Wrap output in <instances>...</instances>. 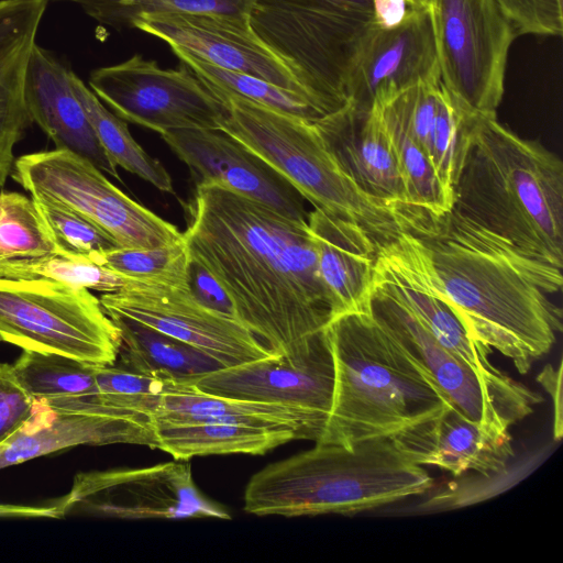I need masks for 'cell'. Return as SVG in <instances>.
Segmentation results:
<instances>
[{
  "label": "cell",
  "instance_id": "cell-3",
  "mask_svg": "<svg viewBox=\"0 0 563 563\" xmlns=\"http://www.w3.org/2000/svg\"><path fill=\"white\" fill-rule=\"evenodd\" d=\"M452 194L457 212L563 267V163L539 141L475 112Z\"/></svg>",
  "mask_w": 563,
  "mask_h": 563
},
{
  "label": "cell",
  "instance_id": "cell-20",
  "mask_svg": "<svg viewBox=\"0 0 563 563\" xmlns=\"http://www.w3.org/2000/svg\"><path fill=\"white\" fill-rule=\"evenodd\" d=\"M314 124L362 191L404 213L429 216L416 211L408 202L390 137L375 104L369 110H361L347 101Z\"/></svg>",
  "mask_w": 563,
  "mask_h": 563
},
{
  "label": "cell",
  "instance_id": "cell-23",
  "mask_svg": "<svg viewBox=\"0 0 563 563\" xmlns=\"http://www.w3.org/2000/svg\"><path fill=\"white\" fill-rule=\"evenodd\" d=\"M331 319L366 311L378 245L358 224L314 208L308 213Z\"/></svg>",
  "mask_w": 563,
  "mask_h": 563
},
{
  "label": "cell",
  "instance_id": "cell-38",
  "mask_svg": "<svg viewBox=\"0 0 563 563\" xmlns=\"http://www.w3.org/2000/svg\"><path fill=\"white\" fill-rule=\"evenodd\" d=\"M33 200L57 252L90 257L119 247L108 233L78 213L43 199Z\"/></svg>",
  "mask_w": 563,
  "mask_h": 563
},
{
  "label": "cell",
  "instance_id": "cell-13",
  "mask_svg": "<svg viewBox=\"0 0 563 563\" xmlns=\"http://www.w3.org/2000/svg\"><path fill=\"white\" fill-rule=\"evenodd\" d=\"M89 87L117 117L159 134L219 129L227 111L224 102L184 63L165 69L141 54L92 70Z\"/></svg>",
  "mask_w": 563,
  "mask_h": 563
},
{
  "label": "cell",
  "instance_id": "cell-2",
  "mask_svg": "<svg viewBox=\"0 0 563 563\" xmlns=\"http://www.w3.org/2000/svg\"><path fill=\"white\" fill-rule=\"evenodd\" d=\"M429 273L467 333L510 358L520 374L562 331V268L528 256L453 208L411 231Z\"/></svg>",
  "mask_w": 563,
  "mask_h": 563
},
{
  "label": "cell",
  "instance_id": "cell-39",
  "mask_svg": "<svg viewBox=\"0 0 563 563\" xmlns=\"http://www.w3.org/2000/svg\"><path fill=\"white\" fill-rule=\"evenodd\" d=\"M518 36H561L563 0H496Z\"/></svg>",
  "mask_w": 563,
  "mask_h": 563
},
{
  "label": "cell",
  "instance_id": "cell-4",
  "mask_svg": "<svg viewBox=\"0 0 563 563\" xmlns=\"http://www.w3.org/2000/svg\"><path fill=\"white\" fill-rule=\"evenodd\" d=\"M325 333L334 386L325 427L316 443L350 446L391 438L452 406L368 309L332 318Z\"/></svg>",
  "mask_w": 563,
  "mask_h": 563
},
{
  "label": "cell",
  "instance_id": "cell-7",
  "mask_svg": "<svg viewBox=\"0 0 563 563\" xmlns=\"http://www.w3.org/2000/svg\"><path fill=\"white\" fill-rule=\"evenodd\" d=\"M255 33L292 64L332 111L342 108L345 82L373 13L333 0H253Z\"/></svg>",
  "mask_w": 563,
  "mask_h": 563
},
{
  "label": "cell",
  "instance_id": "cell-5",
  "mask_svg": "<svg viewBox=\"0 0 563 563\" xmlns=\"http://www.w3.org/2000/svg\"><path fill=\"white\" fill-rule=\"evenodd\" d=\"M433 478L390 438L350 446L316 443L249 481L244 510L255 516L354 515L431 489Z\"/></svg>",
  "mask_w": 563,
  "mask_h": 563
},
{
  "label": "cell",
  "instance_id": "cell-16",
  "mask_svg": "<svg viewBox=\"0 0 563 563\" xmlns=\"http://www.w3.org/2000/svg\"><path fill=\"white\" fill-rule=\"evenodd\" d=\"M194 385L207 395L290 406L327 420L334 362L325 328L288 354L224 367Z\"/></svg>",
  "mask_w": 563,
  "mask_h": 563
},
{
  "label": "cell",
  "instance_id": "cell-15",
  "mask_svg": "<svg viewBox=\"0 0 563 563\" xmlns=\"http://www.w3.org/2000/svg\"><path fill=\"white\" fill-rule=\"evenodd\" d=\"M132 29L216 66L299 92L325 114L334 112L308 88L299 70L255 33L249 14L142 13L133 21Z\"/></svg>",
  "mask_w": 563,
  "mask_h": 563
},
{
  "label": "cell",
  "instance_id": "cell-40",
  "mask_svg": "<svg viewBox=\"0 0 563 563\" xmlns=\"http://www.w3.org/2000/svg\"><path fill=\"white\" fill-rule=\"evenodd\" d=\"M35 402L19 380L13 365L0 362V445L30 419Z\"/></svg>",
  "mask_w": 563,
  "mask_h": 563
},
{
  "label": "cell",
  "instance_id": "cell-35",
  "mask_svg": "<svg viewBox=\"0 0 563 563\" xmlns=\"http://www.w3.org/2000/svg\"><path fill=\"white\" fill-rule=\"evenodd\" d=\"M78 4L89 16L117 30L132 29L142 13L249 14L253 0H53Z\"/></svg>",
  "mask_w": 563,
  "mask_h": 563
},
{
  "label": "cell",
  "instance_id": "cell-18",
  "mask_svg": "<svg viewBox=\"0 0 563 563\" xmlns=\"http://www.w3.org/2000/svg\"><path fill=\"white\" fill-rule=\"evenodd\" d=\"M191 170L197 184L221 186L290 219L307 221L305 198L280 174L219 129H186L161 134Z\"/></svg>",
  "mask_w": 563,
  "mask_h": 563
},
{
  "label": "cell",
  "instance_id": "cell-42",
  "mask_svg": "<svg viewBox=\"0 0 563 563\" xmlns=\"http://www.w3.org/2000/svg\"><path fill=\"white\" fill-rule=\"evenodd\" d=\"M415 8L410 0H372L373 24L380 29L395 27Z\"/></svg>",
  "mask_w": 563,
  "mask_h": 563
},
{
  "label": "cell",
  "instance_id": "cell-45",
  "mask_svg": "<svg viewBox=\"0 0 563 563\" xmlns=\"http://www.w3.org/2000/svg\"><path fill=\"white\" fill-rule=\"evenodd\" d=\"M333 1L372 12V0H333Z\"/></svg>",
  "mask_w": 563,
  "mask_h": 563
},
{
  "label": "cell",
  "instance_id": "cell-14",
  "mask_svg": "<svg viewBox=\"0 0 563 563\" xmlns=\"http://www.w3.org/2000/svg\"><path fill=\"white\" fill-rule=\"evenodd\" d=\"M99 300L107 316L124 317L178 339L225 367L278 355L236 320L203 306L191 292L189 277L129 278Z\"/></svg>",
  "mask_w": 563,
  "mask_h": 563
},
{
  "label": "cell",
  "instance_id": "cell-10",
  "mask_svg": "<svg viewBox=\"0 0 563 563\" xmlns=\"http://www.w3.org/2000/svg\"><path fill=\"white\" fill-rule=\"evenodd\" d=\"M440 77L468 109L496 114L518 37L496 0H430Z\"/></svg>",
  "mask_w": 563,
  "mask_h": 563
},
{
  "label": "cell",
  "instance_id": "cell-31",
  "mask_svg": "<svg viewBox=\"0 0 563 563\" xmlns=\"http://www.w3.org/2000/svg\"><path fill=\"white\" fill-rule=\"evenodd\" d=\"M170 49L179 62L187 65L212 91L243 97L312 122L327 115L316 103L299 92L245 73L216 66L178 47H170Z\"/></svg>",
  "mask_w": 563,
  "mask_h": 563
},
{
  "label": "cell",
  "instance_id": "cell-22",
  "mask_svg": "<svg viewBox=\"0 0 563 563\" xmlns=\"http://www.w3.org/2000/svg\"><path fill=\"white\" fill-rule=\"evenodd\" d=\"M390 439L411 462L437 466L454 476L470 471L500 474L515 455L509 432L489 433L454 406Z\"/></svg>",
  "mask_w": 563,
  "mask_h": 563
},
{
  "label": "cell",
  "instance_id": "cell-43",
  "mask_svg": "<svg viewBox=\"0 0 563 563\" xmlns=\"http://www.w3.org/2000/svg\"><path fill=\"white\" fill-rule=\"evenodd\" d=\"M537 380L551 395L554 405V427L553 435L558 441L562 437V363L560 362L555 371L551 364H548L538 375Z\"/></svg>",
  "mask_w": 563,
  "mask_h": 563
},
{
  "label": "cell",
  "instance_id": "cell-19",
  "mask_svg": "<svg viewBox=\"0 0 563 563\" xmlns=\"http://www.w3.org/2000/svg\"><path fill=\"white\" fill-rule=\"evenodd\" d=\"M157 446L152 415L135 411L71 410L35 402L30 419L0 445V470L76 445Z\"/></svg>",
  "mask_w": 563,
  "mask_h": 563
},
{
  "label": "cell",
  "instance_id": "cell-29",
  "mask_svg": "<svg viewBox=\"0 0 563 563\" xmlns=\"http://www.w3.org/2000/svg\"><path fill=\"white\" fill-rule=\"evenodd\" d=\"M374 104L390 137L410 207L431 217L449 212L453 207L452 191L442 183L428 155L387 103Z\"/></svg>",
  "mask_w": 563,
  "mask_h": 563
},
{
  "label": "cell",
  "instance_id": "cell-21",
  "mask_svg": "<svg viewBox=\"0 0 563 563\" xmlns=\"http://www.w3.org/2000/svg\"><path fill=\"white\" fill-rule=\"evenodd\" d=\"M73 70L55 54L35 44L25 75V102L35 122L55 143L121 180L118 166L101 146L86 111L75 95Z\"/></svg>",
  "mask_w": 563,
  "mask_h": 563
},
{
  "label": "cell",
  "instance_id": "cell-1",
  "mask_svg": "<svg viewBox=\"0 0 563 563\" xmlns=\"http://www.w3.org/2000/svg\"><path fill=\"white\" fill-rule=\"evenodd\" d=\"M184 210L191 260L268 349L288 354L325 328L331 310L307 221L211 184H197Z\"/></svg>",
  "mask_w": 563,
  "mask_h": 563
},
{
  "label": "cell",
  "instance_id": "cell-41",
  "mask_svg": "<svg viewBox=\"0 0 563 563\" xmlns=\"http://www.w3.org/2000/svg\"><path fill=\"white\" fill-rule=\"evenodd\" d=\"M189 286L194 296L212 311L236 320L234 308L225 291L212 275L190 257ZM239 322V321H238Z\"/></svg>",
  "mask_w": 563,
  "mask_h": 563
},
{
  "label": "cell",
  "instance_id": "cell-28",
  "mask_svg": "<svg viewBox=\"0 0 563 563\" xmlns=\"http://www.w3.org/2000/svg\"><path fill=\"white\" fill-rule=\"evenodd\" d=\"M70 85L111 161L150 183L159 191L174 194L169 173L158 159L150 156L133 139L125 121L109 111L74 71L70 76Z\"/></svg>",
  "mask_w": 563,
  "mask_h": 563
},
{
  "label": "cell",
  "instance_id": "cell-9",
  "mask_svg": "<svg viewBox=\"0 0 563 563\" xmlns=\"http://www.w3.org/2000/svg\"><path fill=\"white\" fill-rule=\"evenodd\" d=\"M11 177L31 194L71 210L108 233L122 249H153L183 240V233L115 187L88 159L67 150L25 154Z\"/></svg>",
  "mask_w": 563,
  "mask_h": 563
},
{
  "label": "cell",
  "instance_id": "cell-30",
  "mask_svg": "<svg viewBox=\"0 0 563 563\" xmlns=\"http://www.w3.org/2000/svg\"><path fill=\"white\" fill-rule=\"evenodd\" d=\"M13 368L35 400L84 398L97 394L99 365L67 355L23 350Z\"/></svg>",
  "mask_w": 563,
  "mask_h": 563
},
{
  "label": "cell",
  "instance_id": "cell-27",
  "mask_svg": "<svg viewBox=\"0 0 563 563\" xmlns=\"http://www.w3.org/2000/svg\"><path fill=\"white\" fill-rule=\"evenodd\" d=\"M157 446L175 460L213 454H264L284 443L299 440L290 427L267 428L229 421L158 423Z\"/></svg>",
  "mask_w": 563,
  "mask_h": 563
},
{
  "label": "cell",
  "instance_id": "cell-25",
  "mask_svg": "<svg viewBox=\"0 0 563 563\" xmlns=\"http://www.w3.org/2000/svg\"><path fill=\"white\" fill-rule=\"evenodd\" d=\"M154 421L158 423H192L229 421L255 427H290L299 440L318 442L327 420L310 411L290 406L224 398L192 393L162 397Z\"/></svg>",
  "mask_w": 563,
  "mask_h": 563
},
{
  "label": "cell",
  "instance_id": "cell-44",
  "mask_svg": "<svg viewBox=\"0 0 563 563\" xmlns=\"http://www.w3.org/2000/svg\"><path fill=\"white\" fill-rule=\"evenodd\" d=\"M0 518H54L60 519L56 504L51 506L0 505Z\"/></svg>",
  "mask_w": 563,
  "mask_h": 563
},
{
  "label": "cell",
  "instance_id": "cell-34",
  "mask_svg": "<svg viewBox=\"0 0 563 563\" xmlns=\"http://www.w3.org/2000/svg\"><path fill=\"white\" fill-rule=\"evenodd\" d=\"M57 252L33 198L0 191V263Z\"/></svg>",
  "mask_w": 563,
  "mask_h": 563
},
{
  "label": "cell",
  "instance_id": "cell-26",
  "mask_svg": "<svg viewBox=\"0 0 563 563\" xmlns=\"http://www.w3.org/2000/svg\"><path fill=\"white\" fill-rule=\"evenodd\" d=\"M108 317L120 333L118 357L122 368L194 385L225 367L201 350L153 328L120 316Z\"/></svg>",
  "mask_w": 563,
  "mask_h": 563
},
{
  "label": "cell",
  "instance_id": "cell-17",
  "mask_svg": "<svg viewBox=\"0 0 563 563\" xmlns=\"http://www.w3.org/2000/svg\"><path fill=\"white\" fill-rule=\"evenodd\" d=\"M440 76L429 9L415 8L390 29L371 24L345 82V98L361 110L406 88Z\"/></svg>",
  "mask_w": 563,
  "mask_h": 563
},
{
  "label": "cell",
  "instance_id": "cell-11",
  "mask_svg": "<svg viewBox=\"0 0 563 563\" xmlns=\"http://www.w3.org/2000/svg\"><path fill=\"white\" fill-rule=\"evenodd\" d=\"M368 310L426 369L452 406L489 433H508L542 402L540 394L521 383L507 387L483 378L438 343L400 301L374 283Z\"/></svg>",
  "mask_w": 563,
  "mask_h": 563
},
{
  "label": "cell",
  "instance_id": "cell-33",
  "mask_svg": "<svg viewBox=\"0 0 563 563\" xmlns=\"http://www.w3.org/2000/svg\"><path fill=\"white\" fill-rule=\"evenodd\" d=\"M97 394L80 398L99 406L126 411L155 415L165 395L192 393L195 385L131 372L120 366H98Z\"/></svg>",
  "mask_w": 563,
  "mask_h": 563
},
{
  "label": "cell",
  "instance_id": "cell-12",
  "mask_svg": "<svg viewBox=\"0 0 563 563\" xmlns=\"http://www.w3.org/2000/svg\"><path fill=\"white\" fill-rule=\"evenodd\" d=\"M56 506L60 519H231L225 508L197 488L187 460L78 473L71 489Z\"/></svg>",
  "mask_w": 563,
  "mask_h": 563
},
{
  "label": "cell",
  "instance_id": "cell-37",
  "mask_svg": "<svg viewBox=\"0 0 563 563\" xmlns=\"http://www.w3.org/2000/svg\"><path fill=\"white\" fill-rule=\"evenodd\" d=\"M93 262L134 279H177L189 277L190 255L183 238L170 245L153 249L117 247L89 257Z\"/></svg>",
  "mask_w": 563,
  "mask_h": 563
},
{
  "label": "cell",
  "instance_id": "cell-24",
  "mask_svg": "<svg viewBox=\"0 0 563 563\" xmlns=\"http://www.w3.org/2000/svg\"><path fill=\"white\" fill-rule=\"evenodd\" d=\"M48 0H0V189L11 174L13 148L32 119L25 75Z\"/></svg>",
  "mask_w": 563,
  "mask_h": 563
},
{
  "label": "cell",
  "instance_id": "cell-36",
  "mask_svg": "<svg viewBox=\"0 0 563 563\" xmlns=\"http://www.w3.org/2000/svg\"><path fill=\"white\" fill-rule=\"evenodd\" d=\"M474 114L475 111L459 101L441 81L429 158L451 191L462 165Z\"/></svg>",
  "mask_w": 563,
  "mask_h": 563
},
{
  "label": "cell",
  "instance_id": "cell-46",
  "mask_svg": "<svg viewBox=\"0 0 563 563\" xmlns=\"http://www.w3.org/2000/svg\"><path fill=\"white\" fill-rule=\"evenodd\" d=\"M413 7L421 9H429L430 0H410Z\"/></svg>",
  "mask_w": 563,
  "mask_h": 563
},
{
  "label": "cell",
  "instance_id": "cell-8",
  "mask_svg": "<svg viewBox=\"0 0 563 563\" xmlns=\"http://www.w3.org/2000/svg\"><path fill=\"white\" fill-rule=\"evenodd\" d=\"M0 341L104 366L117 361L120 333L89 289L0 277Z\"/></svg>",
  "mask_w": 563,
  "mask_h": 563
},
{
  "label": "cell",
  "instance_id": "cell-32",
  "mask_svg": "<svg viewBox=\"0 0 563 563\" xmlns=\"http://www.w3.org/2000/svg\"><path fill=\"white\" fill-rule=\"evenodd\" d=\"M0 277L48 279L101 292L117 291L129 279L89 257L62 252L0 263Z\"/></svg>",
  "mask_w": 563,
  "mask_h": 563
},
{
  "label": "cell",
  "instance_id": "cell-6",
  "mask_svg": "<svg viewBox=\"0 0 563 563\" xmlns=\"http://www.w3.org/2000/svg\"><path fill=\"white\" fill-rule=\"evenodd\" d=\"M213 92L227 108L219 130L261 157L314 208L358 224L378 247L417 225L420 217L390 208L357 187L314 122L243 97Z\"/></svg>",
  "mask_w": 563,
  "mask_h": 563
}]
</instances>
